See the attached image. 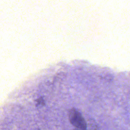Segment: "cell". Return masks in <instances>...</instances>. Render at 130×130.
Instances as JSON below:
<instances>
[{
    "label": "cell",
    "mask_w": 130,
    "mask_h": 130,
    "mask_svg": "<svg viewBox=\"0 0 130 130\" xmlns=\"http://www.w3.org/2000/svg\"><path fill=\"white\" fill-rule=\"evenodd\" d=\"M69 119L71 123L76 128L86 129V121L81 113L75 108H72L69 112Z\"/></svg>",
    "instance_id": "1"
},
{
    "label": "cell",
    "mask_w": 130,
    "mask_h": 130,
    "mask_svg": "<svg viewBox=\"0 0 130 130\" xmlns=\"http://www.w3.org/2000/svg\"><path fill=\"white\" fill-rule=\"evenodd\" d=\"M74 130H86V129H82V128H76Z\"/></svg>",
    "instance_id": "2"
}]
</instances>
